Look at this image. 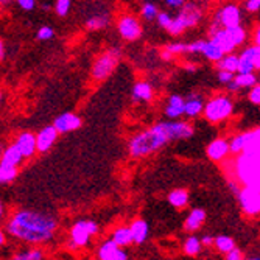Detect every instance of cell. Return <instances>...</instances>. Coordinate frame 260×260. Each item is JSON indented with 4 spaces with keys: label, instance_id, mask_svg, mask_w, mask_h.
I'll return each instance as SVG.
<instances>
[{
    "label": "cell",
    "instance_id": "cell-23",
    "mask_svg": "<svg viewBox=\"0 0 260 260\" xmlns=\"http://www.w3.org/2000/svg\"><path fill=\"white\" fill-rule=\"evenodd\" d=\"M217 64L218 72H229V74H235L237 72V66H239V55L231 53V55H224Z\"/></svg>",
    "mask_w": 260,
    "mask_h": 260
},
{
    "label": "cell",
    "instance_id": "cell-59",
    "mask_svg": "<svg viewBox=\"0 0 260 260\" xmlns=\"http://www.w3.org/2000/svg\"><path fill=\"white\" fill-rule=\"evenodd\" d=\"M245 260H260L258 257H248V258H245Z\"/></svg>",
    "mask_w": 260,
    "mask_h": 260
},
{
    "label": "cell",
    "instance_id": "cell-39",
    "mask_svg": "<svg viewBox=\"0 0 260 260\" xmlns=\"http://www.w3.org/2000/svg\"><path fill=\"white\" fill-rule=\"evenodd\" d=\"M17 176V170H0V184H7L14 181Z\"/></svg>",
    "mask_w": 260,
    "mask_h": 260
},
{
    "label": "cell",
    "instance_id": "cell-38",
    "mask_svg": "<svg viewBox=\"0 0 260 260\" xmlns=\"http://www.w3.org/2000/svg\"><path fill=\"white\" fill-rule=\"evenodd\" d=\"M53 36H55V31H53L52 27L44 25V27H41V28L38 30V39H39V41H49V39H52Z\"/></svg>",
    "mask_w": 260,
    "mask_h": 260
},
{
    "label": "cell",
    "instance_id": "cell-50",
    "mask_svg": "<svg viewBox=\"0 0 260 260\" xmlns=\"http://www.w3.org/2000/svg\"><path fill=\"white\" fill-rule=\"evenodd\" d=\"M228 187L231 188V190H232L235 195H237V193H239V190H240V184H239L237 181H232V179L228 182Z\"/></svg>",
    "mask_w": 260,
    "mask_h": 260
},
{
    "label": "cell",
    "instance_id": "cell-16",
    "mask_svg": "<svg viewBox=\"0 0 260 260\" xmlns=\"http://www.w3.org/2000/svg\"><path fill=\"white\" fill-rule=\"evenodd\" d=\"M129 231H131V237H133V243H137V245H142L145 243L147 239H148V234H150V228H148V223L142 218H136L133 220V223L128 226Z\"/></svg>",
    "mask_w": 260,
    "mask_h": 260
},
{
    "label": "cell",
    "instance_id": "cell-27",
    "mask_svg": "<svg viewBox=\"0 0 260 260\" xmlns=\"http://www.w3.org/2000/svg\"><path fill=\"white\" fill-rule=\"evenodd\" d=\"M228 33V36L231 38V41L235 44V47H239V45H243L248 39V31L239 25V27H232V28H226L224 30Z\"/></svg>",
    "mask_w": 260,
    "mask_h": 260
},
{
    "label": "cell",
    "instance_id": "cell-1",
    "mask_svg": "<svg viewBox=\"0 0 260 260\" xmlns=\"http://www.w3.org/2000/svg\"><path fill=\"white\" fill-rule=\"evenodd\" d=\"M58 231V218L49 212L31 209L16 210L7 223V232L11 237L31 245L50 242Z\"/></svg>",
    "mask_w": 260,
    "mask_h": 260
},
{
    "label": "cell",
    "instance_id": "cell-10",
    "mask_svg": "<svg viewBox=\"0 0 260 260\" xmlns=\"http://www.w3.org/2000/svg\"><path fill=\"white\" fill-rule=\"evenodd\" d=\"M117 30L125 41H136L144 33L140 20L133 14H123L117 20Z\"/></svg>",
    "mask_w": 260,
    "mask_h": 260
},
{
    "label": "cell",
    "instance_id": "cell-55",
    "mask_svg": "<svg viewBox=\"0 0 260 260\" xmlns=\"http://www.w3.org/2000/svg\"><path fill=\"white\" fill-rule=\"evenodd\" d=\"M160 58H162V59H165V61H170L173 56H172L167 50H162V52H160Z\"/></svg>",
    "mask_w": 260,
    "mask_h": 260
},
{
    "label": "cell",
    "instance_id": "cell-44",
    "mask_svg": "<svg viewBox=\"0 0 260 260\" xmlns=\"http://www.w3.org/2000/svg\"><path fill=\"white\" fill-rule=\"evenodd\" d=\"M36 2L35 0H17V7L22 8L23 11H33L36 8Z\"/></svg>",
    "mask_w": 260,
    "mask_h": 260
},
{
    "label": "cell",
    "instance_id": "cell-42",
    "mask_svg": "<svg viewBox=\"0 0 260 260\" xmlns=\"http://www.w3.org/2000/svg\"><path fill=\"white\" fill-rule=\"evenodd\" d=\"M224 260H245L243 257V251L240 248L235 246L234 249H231L229 252L224 254Z\"/></svg>",
    "mask_w": 260,
    "mask_h": 260
},
{
    "label": "cell",
    "instance_id": "cell-15",
    "mask_svg": "<svg viewBox=\"0 0 260 260\" xmlns=\"http://www.w3.org/2000/svg\"><path fill=\"white\" fill-rule=\"evenodd\" d=\"M22 162V154L14 148V145H10L4 150L2 157H0V170H17Z\"/></svg>",
    "mask_w": 260,
    "mask_h": 260
},
{
    "label": "cell",
    "instance_id": "cell-30",
    "mask_svg": "<svg viewBox=\"0 0 260 260\" xmlns=\"http://www.w3.org/2000/svg\"><path fill=\"white\" fill-rule=\"evenodd\" d=\"M11 260H44V251L39 248L20 251V252L14 254Z\"/></svg>",
    "mask_w": 260,
    "mask_h": 260
},
{
    "label": "cell",
    "instance_id": "cell-56",
    "mask_svg": "<svg viewBox=\"0 0 260 260\" xmlns=\"http://www.w3.org/2000/svg\"><path fill=\"white\" fill-rule=\"evenodd\" d=\"M5 242H7L5 234H4V231H2V229H0V246H4V245H5Z\"/></svg>",
    "mask_w": 260,
    "mask_h": 260
},
{
    "label": "cell",
    "instance_id": "cell-17",
    "mask_svg": "<svg viewBox=\"0 0 260 260\" xmlns=\"http://www.w3.org/2000/svg\"><path fill=\"white\" fill-rule=\"evenodd\" d=\"M206 221V210L203 207H195L190 210L184 221V228L187 232H197Z\"/></svg>",
    "mask_w": 260,
    "mask_h": 260
},
{
    "label": "cell",
    "instance_id": "cell-35",
    "mask_svg": "<svg viewBox=\"0 0 260 260\" xmlns=\"http://www.w3.org/2000/svg\"><path fill=\"white\" fill-rule=\"evenodd\" d=\"M229 142V153L235 154V156H239L242 151H243V139H242V134H237V136H234Z\"/></svg>",
    "mask_w": 260,
    "mask_h": 260
},
{
    "label": "cell",
    "instance_id": "cell-9",
    "mask_svg": "<svg viewBox=\"0 0 260 260\" xmlns=\"http://www.w3.org/2000/svg\"><path fill=\"white\" fill-rule=\"evenodd\" d=\"M237 198L245 215L255 217L260 212V185L240 187Z\"/></svg>",
    "mask_w": 260,
    "mask_h": 260
},
{
    "label": "cell",
    "instance_id": "cell-5",
    "mask_svg": "<svg viewBox=\"0 0 260 260\" xmlns=\"http://www.w3.org/2000/svg\"><path fill=\"white\" fill-rule=\"evenodd\" d=\"M234 112V102L228 95H215L204 103L203 114L210 123H220L228 120Z\"/></svg>",
    "mask_w": 260,
    "mask_h": 260
},
{
    "label": "cell",
    "instance_id": "cell-24",
    "mask_svg": "<svg viewBox=\"0 0 260 260\" xmlns=\"http://www.w3.org/2000/svg\"><path fill=\"white\" fill-rule=\"evenodd\" d=\"M203 55H204L209 61H212V62H218V61L224 56V53L221 52V49H220V47H218L214 41H212V39H209V41L204 42Z\"/></svg>",
    "mask_w": 260,
    "mask_h": 260
},
{
    "label": "cell",
    "instance_id": "cell-7",
    "mask_svg": "<svg viewBox=\"0 0 260 260\" xmlns=\"http://www.w3.org/2000/svg\"><path fill=\"white\" fill-rule=\"evenodd\" d=\"M100 231L97 221L93 220H78L72 229H70V243L69 248L70 249H78V248H84L89 245V240L93 235H97Z\"/></svg>",
    "mask_w": 260,
    "mask_h": 260
},
{
    "label": "cell",
    "instance_id": "cell-21",
    "mask_svg": "<svg viewBox=\"0 0 260 260\" xmlns=\"http://www.w3.org/2000/svg\"><path fill=\"white\" fill-rule=\"evenodd\" d=\"M111 242H114V245L117 248H125V246H129L133 245V237H131V231L128 226H119L115 228L114 232H112V237H111Z\"/></svg>",
    "mask_w": 260,
    "mask_h": 260
},
{
    "label": "cell",
    "instance_id": "cell-29",
    "mask_svg": "<svg viewBox=\"0 0 260 260\" xmlns=\"http://www.w3.org/2000/svg\"><path fill=\"white\" fill-rule=\"evenodd\" d=\"M201 248H203L201 246V242H200L198 237H195V235H190V237H187L185 242H184V252L187 255H190V257L198 255L201 252Z\"/></svg>",
    "mask_w": 260,
    "mask_h": 260
},
{
    "label": "cell",
    "instance_id": "cell-18",
    "mask_svg": "<svg viewBox=\"0 0 260 260\" xmlns=\"http://www.w3.org/2000/svg\"><path fill=\"white\" fill-rule=\"evenodd\" d=\"M204 109V102L203 99L198 95V93H190L188 99L184 102V114L190 119H197L203 114Z\"/></svg>",
    "mask_w": 260,
    "mask_h": 260
},
{
    "label": "cell",
    "instance_id": "cell-33",
    "mask_svg": "<svg viewBox=\"0 0 260 260\" xmlns=\"http://www.w3.org/2000/svg\"><path fill=\"white\" fill-rule=\"evenodd\" d=\"M115 249H117V246L114 245V242H111V240L103 242V243L100 245L99 251H97V257H99V260H108V258L115 252Z\"/></svg>",
    "mask_w": 260,
    "mask_h": 260
},
{
    "label": "cell",
    "instance_id": "cell-49",
    "mask_svg": "<svg viewBox=\"0 0 260 260\" xmlns=\"http://www.w3.org/2000/svg\"><path fill=\"white\" fill-rule=\"evenodd\" d=\"M184 4H185L184 0H167V2H165V5H167L169 8H176V10L178 8L181 10L184 7Z\"/></svg>",
    "mask_w": 260,
    "mask_h": 260
},
{
    "label": "cell",
    "instance_id": "cell-43",
    "mask_svg": "<svg viewBox=\"0 0 260 260\" xmlns=\"http://www.w3.org/2000/svg\"><path fill=\"white\" fill-rule=\"evenodd\" d=\"M248 97H249V102H251V103L260 105V86H258V84H255L254 87H251Z\"/></svg>",
    "mask_w": 260,
    "mask_h": 260
},
{
    "label": "cell",
    "instance_id": "cell-57",
    "mask_svg": "<svg viewBox=\"0 0 260 260\" xmlns=\"http://www.w3.org/2000/svg\"><path fill=\"white\" fill-rule=\"evenodd\" d=\"M4 210H5V207H4V201L0 200V220H2V217H4Z\"/></svg>",
    "mask_w": 260,
    "mask_h": 260
},
{
    "label": "cell",
    "instance_id": "cell-31",
    "mask_svg": "<svg viewBox=\"0 0 260 260\" xmlns=\"http://www.w3.org/2000/svg\"><path fill=\"white\" fill-rule=\"evenodd\" d=\"M214 245H215L217 249H218L220 252H223V254H226V252H229L231 249L235 248L234 239L228 237V235H218V237H215V239H214Z\"/></svg>",
    "mask_w": 260,
    "mask_h": 260
},
{
    "label": "cell",
    "instance_id": "cell-26",
    "mask_svg": "<svg viewBox=\"0 0 260 260\" xmlns=\"http://www.w3.org/2000/svg\"><path fill=\"white\" fill-rule=\"evenodd\" d=\"M240 59L243 61H248L249 64H252L254 70H258L260 69V47H248V49H245L240 56Z\"/></svg>",
    "mask_w": 260,
    "mask_h": 260
},
{
    "label": "cell",
    "instance_id": "cell-25",
    "mask_svg": "<svg viewBox=\"0 0 260 260\" xmlns=\"http://www.w3.org/2000/svg\"><path fill=\"white\" fill-rule=\"evenodd\" d=\"M169 203L176 209H184L188 204V192L184 188H175L169 193Z\"/></svg>",
    "mask_w": 260,
    "mask_h": 260
},
{
    "label": "cell",
    "instance_id": "cell-4",
    "mask_svg": "<svg viewBox=\"0 0 260 260\" xmlns=\"http://www.w3.org/2000/svg\"><path fill=\"white\" fill-rule=\"evenodd\" d=\"M204 16L203 7L200 4H184V7L181 8V11L172 17V22L169 23V27L165 28L169 31V35L172 36H179L182 35L187 28H192L195 25H198V22H201Z\"/></svg>",
    "mask_w": 260,
    "mask_h": 260
},
{
    "label": "cell",
    "instance_id": "cell-54",
    "mask_svg": "<svg viewBox=\"0 0 260 260\" xmlns=\"http://www.w3.org/2000/svg\"><path fill=\"white\" fill-rule=\"evenodd\" d=\"M4 58H5V44L2 39H0V61H2Z\"/></svg>",
    "mask_w": 260,
    "mask_h": 260
},
{
    "label": "cell",
    "instance_id": "cell-41",
    "mask_svg": "<svg viewBox=\"0 0 260 260\" xmlns=\"http://www.w3.org/2000/svg\"><path fill=\"white\" fill-rule=\"evenodd\" d=\"M156 22L159 23V27L167 28V27H169V23L172 22V16H170L169 13H165V11H160V13H157V16H156Z\"/></svg>",
    "mask_w": 260,
    "mask_h": 260
},
{
    "label": "cell",
    "instance_id": "cell-19",
    "mask_svg": "<svg viewBox=\"0 0 260 260\" xmlns=\"http://www.w3.org/2000/svg\"><path fill=\"white\" fill-rule=\"evenodd\" d=\"M184 99L181 95H170L169 97V102H167V106H165L164 112L165 115L169 117V119L175 120V119H179L181 115H184Z\"/></svg>",
    "mask_w": 260,
    "mask_h": 260
},
{
    "label": "cell",
    "instance_id": "cell-28",
    "mask_svg": "<svg viewBox=\"0 0 260 260\" xmlns=\"http://www.w3.org/2000/svg\"><path fill=\"white\" fill-rule=\"evenodd\" d=\"M108 25H109V16L108 14H99V16L89 17L86 20L87 30H102Z\"/></svg>",
    "mask_w": 260,
    "mask_h": 260
},
{
    "label": "cell",
    "instance_id": "cell-34",
    "mask_svg": "<svg viewBox=\"0 0 260 260\" xmlns=\"http://www.w3.org/2000/svg\"><path fill=\"white\" fill-rule=\"evenodd\" d=\"M157 13H159L157 11V7L154 4H151V2H145L144 5H142V8H140V14H142V17H144L145 20L156 19Z\"/></svg>",
    "mask_w": 260,
    "mask_h": 260
},
{
    "label": "cell",
    "instance_id": "cell-48",
    "mask_svg": "<svg viewBox=\"0 0 260 260\" xmlns=\"http://www.w3.org/2000/svg\"><path fill=\"white\" fill-rule=\"evenodd\" d=\"M214 235H210V234H206V235H203V237L200 239V242H201V246H212L214 245Z\"/></svg>",
    "mask_w": 260,
    "mask_h": 260
},
{
    "label": "cell",
    "instance_id": "cell-6",
    "mask_svg": "<svg viewBox=\"0 0 260 260\" xmlns=\"http://www.w3.org/2000/svg\"><path fill=\"white\" fill-rule=\"evenodd\" d=\"M122 58V52L120 49H109L106 52H103L95 61H93L92 66V78L95 81H103L106 80L112 72L114 69L119 66Z\"/></svg>",
    "mask_w": 260,
    "mask_h": 260
},
{
    "label": "cell",
    "instance_id": "cell-2",
    "mask_svg": "<svg viewBox=\"0 0 260 260\" xmlns=\"http://www.w3.org/2000/svg\"><path fill=\"white\" fill-rule=\"evenodd\" d=\"M192 136L193 126L187 122H159L129 139V154L137 159L145 157L159 151L169 142L190 139Z\"/></svg>",
    "mask_w": 260,
    "mask_h": 260
},
{
    "label": "cell",
    "instance_id": "cell-52",
    "mask_svg": "<svg viewBox=\"0 0 260 260\" xmlns=\"http://www.w3.org/2000/svg\"><path fill=\"white\" fill-rule=\"evenodd\" d=\"M226 87H228V90H229V92H237V90H240V89H239V86L235 84L234 81H231L229 84H226Z\"/></svg>",
    "mask_w": 260,
    "mask_h": 260
},
{
    "label": "cell",
    "instance_id": "cell-3",
    "mask_svg": "<svg viewBox=\"0 0 260 260\" xmlns=\"http://www.w3.org/2000/svg\"><path fill=\"white\" fill-rule=\"evenodd\" d=\"M234 172L243 187L260 185V154L240 153L234 162Z\"/></svg>",
    "mask_w": 260,
    "mask_h": 260
},
{
    "label": "cell",
    "instance_id": "cell-12",
    "mask_svg": "<svg viewBox=\"0 0 260 260\" xmlns=\"http://www.w3.org/2000/svg\"><path fill=\"white\" fill-rule=\"evenodd\" d=\"M58 133L56 129L49 125V126H44L38 134H35L36 137V153H47L53 145L55 142L58 140Z\"/></svg>",
    "mask_w": 260,
    "mask_h": 260
},
{
    "label": "cell",
    "instance_id": "cell-14",
    "mask_svg": "<svg viewBox=\"0 0 260 260\" xmlns=\"http://www.w3.org/2000/svg\"><path fill=\"white\" fill-rule=\"evenodd\" d=\"M207 156L210 160L214 162H221L224 160L231 153H229V142L226 139H215L212 140L210 144L207 145Z\"/></svg>",
    "mask_w": 260,
    "mask_h": 260
},
{
    "label": "cell",
    "instance_id": "cell-36",
    "mask_svg": "<svg viewBox=\"0 0 260 260\" xmlns=\"http://www.w3.org/2000/svg\"><path fill=\"white\" fill-rule=\"evenodd\" d=\"M165 50H167L172 56L182 55V53H187V44H184V42H172L169 45H165Z\"/></svg>",
    "mask_w": 260,
    "mask_h": 260
},
{
    "label": "cell",
    "instance_id": "cell-13",
    "mask_svg": "<svg viewBox=\"0 0 260 260\" xmlns=\"http://www.w3.org/2000/svg\"><path fill=\"white\" fill-rule=\"evenodd\" d=\"M81 125H83V120L78 115H75L72 112H66V114H61L59 117H56L52 126L56 129L58 134H66V133L81 128Z\"/></svg>",
    "mask_w": 260,
    "mask_h": 260
},
{
    "label": "cell",
    "instance_id": "cell-22",
    "mask_svg": "<svg viewBox=\"0 0 260 260\" xmlns=\"http://www.w3.org/2000/svg\"><path fill=\"white\" fill-rule=\"evenodd\" d=\"M212 41H214L220 49H221V52L224 53V55H231V53H234V50L237 49L235 47V44L231 41V38L228 36V33L221 28V30H218L214 36L210 38Z\"/></svg>",
    "mask_w": 260,
    "mask_h": 260
},
{
    "label": "cell",
    "instance_id": "cell-45",
    "mask_svg": "<svg viewBox=\"0 0 260 260\" xmlns=\"http://www.w3.org/2000/svg\"><path fill=\"white\" fill-rule=\"evenodd\" d=\"M245 10L248 13H257L260 10V0H248L245 2Z\"/></svg>",
    "mask_w": 260,
    "mask_h": 260
},
{
    "label": "cell",
    "instance_id": "cell-47",
    "mask_svg": "<svg viewBox=\"0 0 260 260\" xmlns=\"http://www.w3.org/2000/svg\"><path fill=\"white\" fill-rule=\"evenodd\" d=\"M235 74H229V72H218V81L223 84H229L231 81H234Z\"/></svg>",
    "mask_w": 260,
    "mask_h": 260
},
{
    "label": "cell",
    "instance_id": "cell-8",
    "mask_svg": "<svg viewBox=\"0 0 260 260\" xmlns=\"http://www.w3.org/2000/svg\"><path fill=\"white\" fill-rule=\"evenodd\" d=\"M242 19H243V14L237 4H226L224 7L217 10V13L212 17L210 25L226 30V28L242 25Z\"/></svg>",
    "mask_w": 260,
    "mask_h": 260
},
{
    "label": "cell",
    "instance_id": "cell-58",
    "mask_svg": "<svg viewBox=\"0 0 260 260\" xmlns=\"http://www.w3.org/2000/svg\"><path fill=\"white\" fill-rule=\"evenodd\" d=\"M4 150H5V148H4V145L0 144V157H2V153H4Z\"/></svg>",
    "mask_w": 260,
    "mask_h": 260
},
{
    "label": "cell",
    "instance_id": "cell-51",
    "mask_svg": "<svg viewBox=\"0 0 260 260\" xmlns=\"http://www.w3.org/2000/svg\"><path fill=\"white\" fill-rule=\"evenodd\" d=\"M185 70H187V72H197V70H198V66H197V64H193V62L185 64Z\"/></svg>",
    "mask_w": 260,
    "mask_h": 260
},
{
    "label": "cell",
    "instance_id": "cell-20",
    "mask_svg": "<svg viewBox=\"0 0 260 260\" xmlns=\"http://www.w3.org/2000/svg\"><path fill=\"white\" fill-rule=\"evenodd\" d=\"M154 95V90L148 81H137L133 87L134 102H150Z\"/></svg>",
    "mask_w": 260,
    "mask_h": 260
},
{
    "label": "cell",
    "instance_id": "cell-37",
    "mask_svg": "<svg viewBox=\"0 0 260 260\" xmlns=\"http://www.w3.org/2000/svg\"><path fill=\"white\" fill-rule=\"evenodd\" d=\"M70 7H72V2H70V0H58L55 4V11L58 16L66 17L70 11Z\"/></svg>",
    "mask_w": 260,
    "mask_h": 260
},
{
    "label": "cell",
    "instance_id": "cell-46",
    "mask_svg": "<svg viewBox=\"0 0 260 260\" xmlns=\"http://www.w3.org/2000/svg\"><path fill=\"white\" fill-rule=\"evenodd\" d=\"M108 260H129V257H128L126 251H123V249H120V248H117L115 252H114Z\"/></svg>",
    "mask_w": 260,
    "mask_h": 260
},
{
    "label": "cell",
    "instance_id": "cell-53",
    "mask_svg": "<svg viewBox=\"0 0 260 260\" xmlns=\"http://www.w3.org/2000/svg\"><path fill=\"white\" fill-rule=\"evenodd\" d=\"M258 45H260V30L257 28L254 33V47H258Z\"/></svg>",
    "mask_w": 260,
    "mask_h": 260
},
{
    "label": "cell",
    "instance_id": "cell-32",
    "mask_svg": "<svg viewBox=\"0 0 260 260\" xmlns=\"http://www.w3.org/2000/svg\"><path fill=\"white\" fill-rule=\"evenodd\" d=\"M234 83L239 86V89L242 87H254L257 84V77L254 74H246V75H235L234 77Z\"/></svg>",
    "mask_w": 260,
    "mask_h": 260
},
{
    "label": "cell",
    "instance_id": "cell-60",
    "mask_svg": "<svg viewBox=\"0 0 260 260\" xmlns=\"http://www.w3.org/2000/svg\"><path fill=\"white\" fill-rule=\"evenodd\" d=\"M0 100H2V90H0Z\"/></svg>",
    "mask_w": 260,
    "mask_h": 260
},
{
    "label": "cell",
    "instance_id": "cell-11",
    "mask_svg": "<svg viewBox=\"0 0 260 260\" xmlns=\"http://www.w3.org/2000/svg\"><path fill=\"white\" fill-rule=\"evenodd\" d=\"M14 148L22 154L23 159H30L36 154V137L30 131H23L14 140Z\"/></svg>",
    "mask_w": 260,
    "mask_h": 260
},
{
    "label": "cell",
    "instance_id": "cell-40",
    "mask_svg": "<svg viewBox=\"0 0 260 260\" xmlns=\"http://www.w3.org/2000/svg\"><path fill=\"white\" fill-rule=\"evenodd\" d=\"M204 42H206V41L200 39V41H195V42L187 44V53H203Z\"/></svg>",
    "mask_w": 260,
    "mask_h": 260
}]
</instances>
